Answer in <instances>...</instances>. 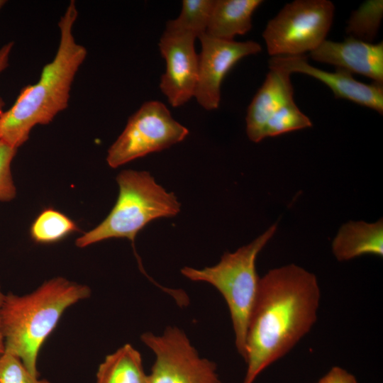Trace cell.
<instances>
[{
    "label": "cell",
    "instance_id": "cell-1",
    "mask_svg": "<svg viewBox=\"0 0 383 383\" xmlns=\"http://www.w3.org/2000/svg\"><path fill=\"white\" fill-rule=\"evenodd\" d=\"M320 296L316 277L294 264L270 270L260 279L246 336L243 383H253L309 333Z\"/></svg>",
    "mask_w": 383,
    "mask_h": 383
},
{
    "label": "cell",
    "instance_id": "cell-2",
    "mask_svg": "<svg viewBox=\"0 0 383 383\" xmlns=\"http://www.w3.org/2000/svg\"><path fill=\"white\" fill-rule=\"evenodd\" d=\"M77 16L72 0L58 23L60 41L55 57L44 66L39 80L23 87L1 116L0 140L16 149L27 141L35 126L48 124L67 106L74 77L87 54L73 35Z\"/></svg>",
    "mask_w": 383,
    "mask_h": 383
},
{
    "label": "cell",
    "instance_id": "cell-3",
    "mask_svg": "<svg viewBox=\"0 0 383 383\" xmlns=\"http://www.w3.org/2000/svg\"><path fill=\"white\" fill-rule=\"evenodd\" d=\"M91 294L89 287L63 277L52 278L34 292L4 294L0 309L5 352L18 357L34 376L40 349L65 311Z\"/></svg>",
    "mask_w": 383,
    "mask_h": 383
},
{
    "label": "cell",
    "instance_id": "cell-4",
    "mask_svg": "<svg viewBox=\"0 0 383 383\" xmlns=\"http://www.w3.org/2000/svg\"><path fill=\"white\" fill-rule=\"evenodd\" d=\"M119 193L107 217L76 240L84 248L109 238H127L134 243L138 233L150 222L177 215L181 204L147 171L126 170L116 177Z\"/></svg>",
    "mask_w": 383,
    "mask_h": 383
},
{
    "label": "cell",
    "instance_id": "cell-5",
    "mask_svg": "<svg viewBox=\"0 0 383 383\" xmlns=\"http://www.w3.org/2000/svg\"><path fill=\"white\" fill-rule=\"evenodd\" d=\"M276 230V224L271 226L250 243L233 252H225L213 266L203 269L184 267L181 270L185 277L209 283L222 294L229 309L235 347L243 359L248 324L260 279L256 271V259Z\"/></svg>",
    "mask_w": 383,
    "mask_h": 383
},
{
    "label": "cell",
    "instance_id": "cell-6",
    "mask_svg": "<svg viewBox=\"0 0 383 383\" xmlns=\"http://www.w3.org/2000/svg\"><path fill=\"white\" fill-rule=\"evenodd\" d=\"M335 6L328 0H296L287 4L263 31L272 57L303 55L318 47L331 27Z\"/></svg>",
    "mask_w": 383,
    "mask_h": 383
},
{
    "label": "cell",
    "instance_id": "cell-7",
    "mask_svg": "<svg viewBox=\"0 0 383 383\" xmlns=\"http://www.w3.org/2000/svg\"><path fill=\"white\" fill-rule=\"evenodd\" d=\"M188 134V129L172 118L164 104L147 101L128 118L123 131L108 150L107 163L116 168L167 149Z\"/></svg>",
    "mask_w": 383,
    "mask_h": 383
},
{
    "label": "cell",
    "instance_id": "cell-8",
    "mask_svg": "<svg viewBox=\"0 0 383 383\" xmlns=\"http://www.w3.org/2000/svg\"><path fill=\"white\" fill-rule=\"evenodd\" d=\"M140 338L155 356L147 383H221L216 364L201 357L181 329L169 326L162 335L147 332Z\"/></svg>",
    "mask_w": 383,
    "mask_h": 383
},
{
    "label": "cell",
    "instance_id": "cell-9",
    "mask_svg": "<svg viewBox=\"0 0 383 383\" xmlns=\"http://www.w3.org/2000/svg\"><path fill=\"white\" fill-rule=\"evenodd\" d=\"M198 78L194 96L206 110L216 109L221 100V86L228 71L242 58L262 50L257 42H236L210 37H199Z\"/></svg>",
    "mask_w": 383,
    "mask_h": 383
},
{
    "label": "cell",
    "instance_id": "cell-10",
    "mask_svg": "<svg viewBox=\"0 0 383 383\" xmlns=\"http://www.w3.org/2000/svg\"><path fill=\"white\" fill-rule=\"evenodd\" d=\"M192 34L165 31L159 48L166 61L160 88L173 107L184 105L194 96L198 78L199 55Z\"/></svg>",
    "mask_w": 383,
    "mask_h": 383
},
{
    "label": "cell",
    "instance_id": "cell-11",
    "mask_svg": "<svg viewBox=\"0 0 383 383\" xmlns=\"http://www.w3.org/2000/svg\"><path fill=\"white\" fill-rule=\"evenodd\" d=\"M269 67L283 70L290 74L309 75L327 85L335 98L349 100L360 106L383 113V84H364L355 80L349 72L337 68L333 72L311 66L303 55L276 56L269 60Z\"/></svg>",
    "mask_w": 383,
    "mask_h": 383
},
{
    "label": "cell",
    "instance_id": "cell-12",
    "mask_svg": "<svg viewBox=\"0 0 383 383\" xmlns=\"http://www.w3.org/2000/svg\"><path fill=\"white\" fill-rule=\"evenodd\" d=\"M315 61L331 64L383 84V43H366L352 37L342 42L325 40L310 52Z\"/></svg>",
    "mask_w": 383,
    "mask_h": 383
},
{
    "label": "cell",
    "instance_id": "cell-13",
    "mask_svg": "<svg viewBox=\"0 0 383 383\" xmlns=\"http://www.w3.org/2000/svg\"><path fill=\"white\" fill-rule=\"evenodd\" d=\"M265 80L250 104L246 116L248 138L259 143L271 116L284 104L294 100L290 74L283 70L269 67Z\"/></svg>",
    "mask_w": 383,
    "mask_h": 383
},
{
    "label": "cell",
    "instance_id": "cell-14",
    "mask_svg": "<svg viewBox=\"0 0 383 383\" xmlns=\"http://www.w3.org/2000/svg\"><path fill=\"white\" fill-rule=\"evenodd\" d=\"M332 251L338 261H348L364 255L383 256V220L362 221L343 224L332 242Z\"/></svg>",
    "mask_w": 383,
    "mask_h": 383
},
{
    "label": "cell",
    "instance_id": "cell-15",
    "mask_svg": "<svg viewBox=\"0 0 383 383\" xmlns=\"http://www.w3.org/2000/svg\"><path fill=\"white\" fill-rule=\"evenodd\" d=\"M262 3L260 0H214L206 34L210 37L233 40L252 28V16Z\"/></svg>",
    "mask_w": 383,
    "mask_h": 383
},
{
    "label": "cell",
    "instance_id": "cell-16",
    "mask_svg": "<svg viewBox=\"0 0 383 383\" xmlns=\"http://www.w3.org/2000/svg\"><path fill=\"white\" fill-rule=\"evenodd\" d=\"M96 383H147L140 353L126 344L99 365Z\"/></svg>",
    "mask_w": 383,
    "mask_h": 383
},
{
    "label": "cell",
    "instance_id": "cell-17",
    "mask_svg": "<svg viewBox=\"0 0 383 383\" xmlns=\"http://www.w3.org/2000/svg\"><path fill=\"white\" fill-rule=\"evenodd\" d=\"M213 0H184L179 16L167 22L165 31L192 34L199 38L206 30Z\"/></svg>",
    "mask_w": 383,
    "mask_h": 383
},
{
    "label": "cell",
    "instance_id": "cell-18",
    "mask_svg": "<svg viewBox=\"0 0 383 383\" xmlns=\"http://www.w3.org/2000/svg\"><path fill=\"white\" fill-rule=\"evenodd\" d=\"M79 231L76 223L69 217L49 208L43 210L33 222L30 233L34 241L45 244L57 242Z\"/></svg>",
    "mask_w": 383,
    "mask_h": 383
},
{
    "label": "cell",
    "instance_id": "cell-19",
    "mask_svg": "<svg viewBox=\"0 0 383 383\" xmlns=\"http://www.w3.org/2000/svg\"><path fill=\"white\" fill-rule=\"evenodd\" d=\"M382 17L383 1H366L351 13L345 33L349 37L372 43L378 33Z\"/></svg>",
    "mask_w": 383,
    "mask_h": 383
},
{
    "label": "cell",
    "instance_id": "cell-20",
    "mask_svg": "<svg viewBox=\"0 0 383 383\" xmlns=\"http://www.w3.org/2000/svg\"><path fill=\"white\" fill-rule=\"evenodd\" d=\"M312 126L311 120L298 108L294 100L282 105L269 119L264 136L273 137Z\"/></svg>",
    "mask_w": 383,
    "mask_h": 383
},
{
    "label": "cell",
    "instance_id": "cell-21",
    "mask_svg": "<svg viewBox=\"0 0 383 383\" xmlns=\"http://www.w3.org/2000/svg\"><path fill=\"white\" fill-rule=\"evenodd\" d=\"M0 383H50L32 374L21 360L8 352L0 356Z\"/></svg>",
    "mask_w": 383,
    "mask_h": 383
},
{
    "label": "cell",
    "instance_id": "cell-22",
    "mask_svg": "<svg viewBox=\"0 0 383 383\" xmlns=\"http://www.w3.org/2000/svg\"><path fill=\"white\" fill-rule=\"evenodd\" d=\"M17 149L0 140V201L8 202L16 194L11 164Z\"/></svg>",
    "mask_w": 383,
    "mask_h": 383
},
{
    "label": "cell",
    "instance_id": "cell-23",
    "mask_svg": "<svg viewBox=\"0 0 383 383\" xmlns=\"http://www.w3.org/2000/svg\"><path fill=\"white\" fill-rule=\"evenodd\" d=\"M316 383H358L355 377L340 367H332Z\"/></svg>",
    "mask_w": 383,
    "mask_h": 383
},
{
    "label": "cell",
    "instance_id": "cell-24",
    "mask_svg": "<svg viewBox=\"0 0 383 383\" xmlns=\"http://www.w3.org/2000/svg\"><path fill=\"white\" fill-rule=\"evenodd\" d=\"M13 45V42H9L0 48V74L6 70L9 63V57ZM4 102L0 96V120L4 113Z\"/></svg>",
    "mask_w": 383,
    "mask_h": 383
},
{
    "label": "cell",
    "instance_id": "cell-25",
    "mask_svg": "<svg viewBox=\"0 0 383 383\" xmlns=\"http://www.w3.org/2000/svg\"><path fill=\"white\" fill-rule=\"evenodd\" d=\"M4 297V294L1 291V287L0 285V309L3 302ZM5 352V345L3 334L1 329V322H0V356L2 355Z\"/></svg>",
    "mask_w": 383,
    "mask_h": 383
},
{
    "label": "cell",
    "instance_id": "cell-26",
    "mask_svg": "<svg viewBox=\"0 0 383 383\" xmlns=\"http://www.w3.org/2000/svg\"><path fill=\"white\" fill-rule=\"evenodd\" d=\"M6 1L0 0V9L6 4Z\"/></svg>",
    "mask_w": 383,
    "mask_h": 383
}]
</instances>
